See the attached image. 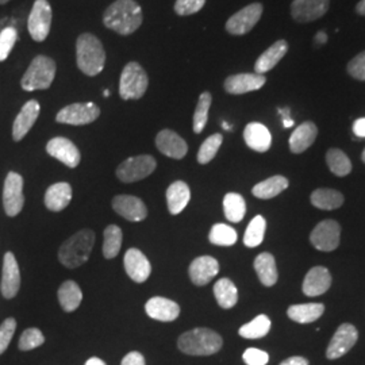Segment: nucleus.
Listing matches in <instances>:
<instances>
[{
	"instance_id": "nucleus-31",
	"label": "nucleus",
	"mask_w": 365,
	"mask_h": 365,
	"mask_svg": "<svg viewBox=\"0 0 365 365\" xmlns=\"http://www.w3.org/2000/svg\"><path fill=\"white\" fill-rule=\"evenodd\" d=\"M325 306L322 303H302L294 304L287 310L289 319L298 324H313L322 317Z\"/></svg>"
},
{
	"instance_id": "nucleus-35",
	"label": "nucleus",
	"mask_w": 365,
	"mask_h": 365,
	"mask_svg": "<svg viewBox=\"0 0 365 365\" xmlns=\"http://www.w3.org/2000/svg\"><path fill=\"white\" fill-rule=\"evenodd\" d=\"M214 297L222 309L229 310L235 307L238 302V289L230 279L223 277L220 279L214 286Z\"/></svg>"
},
{
	"instance_id": "nucleus-18",
	"label": "nucleus",
	"mask_w": 365,
	"mask_h": 365,
	"mask_svg": "<svg viewBox=\"0 0 365 365\" xmlns=\"http://www.w3.org/2000/svg\"><path fill=\"white\" fill-rule=\"evenodd\" d=\"M125 269L133 282L144 283L152 272V265L144 253L137 248H130L123 257Z\"/></svg>"
},
{
	"instance_id": "nucleus-1",
	"label": "nucleus",
	"mask_w": 365,
	"mask_h": 365,
	"mask_svg": "<svg viewBox=\"0 0 365 365\" xmlns=\"http://www.w3.org/2000/svg\"><path fill=\"white\" fill-rule=\"evenodd\" d=\"M144 21L141 6L135 0H115L103 14V25L119 36L135 33Z\"/></svg>"
},
{
	"instance_id": "nucleus-41",
	"label": "nucleus",
	"mask_w": 365,
	"mask_h": 365,
	"mask_svg": "<svg viewBox=\"0 0 365 365\" xmlns=\"http://www.w3.org/2000/svg\"><path fill=\"white\" fill-rule=\"evenodd\" d=\"M211 103H212V96H211L210 92L206 91L200 93L197 105H196L195 113H194V123H192L194 133H196V134H200L202 131L205 130V128L207 125Z\"/></svg>"
},
{
	"instance_id": "nucleus-29",
	"label": "nucleus",
	"mask_w": 365,
	"mask_h": 365,
	"mask_svg": "<svg viewBox=\"0 0 365 365\" xmlns=\"http://www.w3.org/2000/svg\"><path fill=\"white\" fill-rule=\"evenodd\" d=\"M191 200V190L187 182L178 180L172 182L167 190V205L172 215L180 214Z\"/></svg>"
},
{
	"instance_id": "nucleus-22",
	"label": "nucleus",
	"mask_w": 365,
	"mask_h": 365,
	"mask_svg": "<svg viewBox=\"0 0 365 365\" xmlns=\"http://www.w3.org/2000/svg\"><path fill=\"white\" fill-rule=\"evenodd\" d=\"M156 146L164 156L175 160H182L188 152L187 143L176 131L170 129H164L157 134Z\"/></svg>"
},
{
	"instance_id": "nucleus-23",
	"label": "nucleus",
	"mask_w": 365,
	"mask_h": 365,
	"mask_svg": "<svg viewBox=\"0 0 365 365\" xmlns=\"http://www.w3.org/2000/svg\"><path fill=\"white\" fill-rule=\"evenodd\" d=\"M145 312L152 319L160 322H172L180 315V306L168 298L155 297L146 302Z\"/></svg>"
},
{
	"instance_id": "nucleus-9",
	"label": "nucleus",
	"mask_w": 365,
	"mask_h": 365,
	"mask_svg": "<svg viewBox=\"0 0 365 365\" xmlns=\"http://www.w3.org/2000/svg\"><path fill=\"white\" fill-rule=\"evenodd\" d=\"M3 206L9 217L18 215L25 206L24 178L16 172H10L4 180Z\"/></svg>"
},
{
	"instance_id": "nucleus-8",
	"label": "nucleus",
	"mask_w": 365,
	"mask_h": 365,
	"mask_svg": "<svg viewBox=\"0 0 365 365\" xmlns=\"http://www.w3.org/2000/svg\"><path fill=\"white\" fill-rule=\"evenodd\" d=\"M52 6L48 0H36L27 19V30L36 42L48 38L52 27Z\"/></svg>"
},
{
	"instance_id": "nucleus-6",
	"label": "nucleus",
	"mask_w": 365,
	"mask_h": 365,
	"mask_svg": "<svg viewBox=\"0 0 365 365\" xmlns=\"http://www.w3.org/2000/svg\"><path fill=\"white\" fill-rule=\"evenodd\" d=\"M149 86V76L141 64L131 61L126 64L119 78V96L123 101H138Z\"/></svg>"
},
{
	"instance_id": "nucleus-48",
	"label": "nucleus",
	"mask_w": 365,
	"mask_h": 365,
	"mask_svg": "<svg viewBox=\"0 0 365 365\" xmlns=\"http://www.w3.org/2000/svg\"><path fill=\"white\" fill-rule=\"evenodd\" d=\"M346 71L353 78L365 81V51L353 57L346 66Z\"/></svg>"
},
{
	"instance_id": "nucleus-60",
	"label": "nucleus",
	"mask_w": 365,
	"mask_h": 365,
	"mask_svg": "<svg viewBox=\"0 0 365 365\" xmlns=\"http://www.w3.org/2000/svg\"><path fill=\"white\" fill-rule=\"evenodd\" d=\"M105 96L106 98H108V96H110V91H108V90H106Z\"/></svg>"
},
{
	"instance_id": "nucleus-33",
	"label": "nucleus",
	"mask_w": 365,
	"mask_h": 365,
	"mask_svg": "<svg viewBox=\"0 0 365 365\" xmlns=\"http://www.w3.org/2000/svg\"><path fill=\"white\" fill-rule=\"evenodd\" d=\"M289 182L287 178L282 175L272 176L264 182L256 184L252 188V194L259 199H272L274 196L282 194L284 190H287Z\"/></svg>"
},
{
	"instance_id": "nucleus-37",
	"label": "nucleus",
	"mask_w": 365,
	"mask_h": 365,
	"mask_svg": "<svg viewBox=\"0 0 365 365\" xmlns=\"http://www.w3.org/2000/svg\"><path fill=\"white\" fill-rule=\"evenodd\" d=\"M269 330H271V319L267 315L260 314L249 324L240 327L238 334L242 339H259L265 337L269 333Z\"/></svg>"
},
{
	"instance_id": "nucleus-53",
	"label": "nucleus",
	"mask_w": 365,
	"mask_h": 365,
	"mask_svg": "<svg viewBox=\"0 0 365 365\" xmlns=\"http://www.w3.org/2000/svg\"><path fill=\"white\" fill-rule=\"evenodd\" d=\"M315 42L318 43V45H325L327 42V34L324 31V30H321V31H318L317 33V36H315Z\"/></svg>"
},
{
	"instance_id": "nucleus-11",
	"label": "nucleus",
	"mask_w": 365,
	"mask_h": 365,
	"mask_svg": "<svg viewBox=\"0 0 365 365\" xmlns=\"http://www.w3.org/2000/svg\"><path fill=\"white\" fill-rule=\"evenodd\" d=\"M264 7L261 3H252L232 15L226 22V31L232 36L248 34L260 21Z\"/></svg>"
},
{
	"instance_id": "nucleus-17",
	"label": "nucleus",
	"mask_w": 365,
	"mask_h": 365,
	"mask_svg": "<svg viewBox=\"0 0 365 365\" xmlns=\"http://www.w3.org/2000/svg\"><path fill=\"white\" fill-rule=\"evenodd\" d=\"M267 83L264 75L257 73H237L225 80L223 88L230 95H244L248 92L257 91Z\"/></svg>"
},
{
	"instance_id": "nucleus-38",
	"label": "nucleus",
	"mask_w": 365,
	"mask_h": 365,
	"mask_svg": "<svg viewBox=\"0 0 365 365\" xmlns=\"http://www.w3.org/2000/svg\"><path fill=\"white\" fill-rule=\"evenodd\" d=\"M327 163L330 172L339 178L348 176L352 172V163L349 157L336 148L327 150Z\"/></svg>"
},
{
	"instance_id": "nucleus-47",
	"label": "nucleus",
	"mask_w": 365,
	"mask_h": 365,
	"mask_svg": "<svg viewBox=\"0 0 365 365\" xmlns=\"http://www.w3.org/2000/svg\"><path fill=\"white\" fill-rule=\"evenodd\" d=\"M15 330H16V321L14 318H7L0 325V354L7 351L15 334Z\"/></svg>"
},
{
	"instance_id": "nucleus-54",
	"label": "nucleus",
	"mask_w": 365,
	"mask_h": 365,
	"mask_svg": "<svg viewBox=\"0 0 365 365\" xmlns=\"http://www.w3.org/2000/svg\"><path fill=\"white\" fill-rule=\"evenodd\" d=\"M86 365H107L105 361L102 360V359H99V357H91V359H88L87 360V363Z\"/></svg>"
},
{
	"instance_id": "nucleus-25",
	"label": "nucleus",
	"mask_w": 365,
	"mask_h": 365,
	"mask_svg": "<svg viewBox=\"0 0 365 365\" xmlns=\"http://www.w3.org/2000/svg\"><path fill=\"white\" fill-rule=\"evenodd\" d=\"M288 42L286 39H279L274 42L265 52L261 54L260 57L255 63V73L257 75H264L274 69L277 66L282 58L287 54Z\"/></svg>"
},
{
	"instance_id": "nucleus-26",
	"label": "nucleus",
	"mask_w": 365,
	"mask_h": 365,
	"mask_svg": "<svg viewBox=\"0 0 365 365\" xmlns=\"http://www.w3.org/2000/svg\"><path fill=\"white\" fill-rule=\"evenodd\" d=\"M244 140L249 148L255 152L264 153L269 150L272 145V135L271 131L267 129L262 123L259 122H252L248 123L245 130H244Z\"/></svg>"
},
{
	"instance_id": "nucleus-49",
	"label": "nucleus",
	"mask_w": 365,
	"mask_h": 365,
	"mask_svg": "<svg viewBox=\"0 0 365 365\" xmlns=\"http://www.w3.org/2000/svg\"><path fill=\"white\" fill-rule=\"evenodd\" d=\"M242 360L247 365H267L269 361V354L257 348H249L242 354Z\"/></svg>"
},
{
	"instance_id": "nucleus-21",
	"label": "nucleus",
	"mask_w": 365,
	"mask_h": 365,
	"mask_svg": "<svg viewBox=\"0 0 365 365\" xmlns=\"http://www.w3.org/2000/svg\"><path fill=\"white\" fill-rule=\"evenodd\" d=\"M41 111V106L37 101L31 99L26 102L19 114L15 118L13 125V138L15 143L22 141L26 137L27 133L37 122Z\"/></svg>"
},
{
	"instance_id": "nucleus-42",
	"label": "nucleus",
	"mask_w": 365,
	"mask_h": 365,
	"mask_svg": "<svg viewBox=\"0 0 365 365\" xmlns=\"http://www.w3.org/2000/svg\"><path fill=\"white\" fill-rule=\"evenodd\" d=\"M265 229H267L265 218L261 215L255 217L249 223L247 232L244 235V245L248 248H257L264 240Z\"/></svg>"
},
{
	"instance_id": "nucleus-34",
	"label": "nucleus",
	"mask_w": 365,
	"mask_h": 365,
	"mask_svg": "<svg viewBox=\"0 0 365 365\" xmlns=\"http://www.w3.org/2000/svg\"><path fill=\"white\" fill-rule=\"evenodd\" d=\"M310 202L314 207L319 210H337L344 205V195L337 190L330 188H319L315 190L312 196Z\"/></svg>"
},
{
	"instance_id": "nucleus-46",
	"label": "nucleus",
	"mask_w": 365,
	"mask_h": 365,
	"mask_svg": "<svg viewBox=\"0 0 365 365\" xmlns=\"http://www.w3.org/2000/svg\"><path fill=\"white\" fill-rule=\"evenodd\" d=\"M206 4V0H176L175 13L180 16H188L199 13Z\"/></svg>"
},
{
	"instance_id": "nucleus-3",
	"label": "nucleus",
	"mask_w": 365,
	"mask_h": 365,
	"mask_svg": "<svg viewBox=\"0 0 365 365\" xmlns=\"http://www.w3.org/2000/svg\"><path fill=\"white\" fill-rule=\"evenodd\" d=\"M223 345L221 336L207 327H197L185 331L178 339V346L190 356H211L220 352Z\"/></svg>"
},
{
	"instance_id": "nucleus-50",
	"label": "nucleus",
	"mask_w": 365,
	"mask_h": 365,
	"mask_svg": "<svg viewBox=\"0 0 365 365\" xmlns=\"http://www.w3.org/2000/svg\"><path fill=\"white\" fill-rule=\"evenodd\" d=\"M120 365H145L144 356L140 352L128 353Z\"/></svg>"
},
{
	"instance_id": "nucleus-56",
	"label": "nucleus",
	"mask_w": 365,
	"mask_h": 365,
	"mask_svg": "<svg viewBox=\"0 0 365 365\" xmlns=\"http://www.w3.org/2000/svg\"><path fill=\"white\" fill-rule=\"evenodd\" d=\"M283 126H284L286 129L292 128V126H294V120H292L291 118H284V119H283Z\"/></svg>"
},
{
	"instance_id": "nucleus-13",
	"label": "nucleus",
	"mask_w": 365,
	"mask_h": 365,
	"mask_svg": "<svg viewBox=\"0 0 365 365\" xmlns=\"http://www.w3.org/2000/svg\"><path fill=\"white\" fill-rule=\"evenodd\" d=\"M359 339V331L352 324L339 325L333 339H330L327 349L329 360H337L349 352Z\"/></svg>"
},
{
	"instance_id": "nucleus-36",
	"label": "nucleus",
	"mask_w": 365,
	"mask_h": 365,
	"mask_svg": "<svg viewBox=\"0 0 365 365\" xmlns=\"http://www.w3.org/2000/svg\"><path fill=\"white\" fill-rule=\"evenodd\" d=\"M223 212L227 221L238 223L247 214V203L244 196L235 192H229L223 197Z\"/></svg>"
},
{
	"instance_id": "nucleus-28",
	"label": "nucleus",
	"mask_w": 365,
	"mask_h": 365,
	"mask_svg": "<svg viewBox=\"0 0 365 365\" xmlns=\"http://www.w3.org/2000/svg\"><path fill=\"white\" fill-rule=\"evenodd\" d=\"M72 200V187L66 182H56L45 192L46 209L58 212L68 207Z\"/></svg>"
},
{
	"instance_id": "nucleus-45",
	"label": "nucleus",
	"mask_w": 365,
	"mask_h": 365,
	"mask_svg": "<svg viewBox=\"0 0 365 365\" xmlns=\"http://www.w3.org/2000/svg\"><path fill=\"white\" fill-rule=\"evenodd\" d=\"M16 41H18V31L14 27H6L0 31V63L7 60Z\"/></svg>"
},
{
	"instance_id": "nucleus-24",
	"label": "nucleus",
	"mask_w": 365,
	"mask_h": 365,
	"mask_svg": "<svg viewBox=\"0 0 365 365\" xmlns=\"http://www.w3.org/2000/svg\"><path fill=\"white\" fill-rule=\"evenodd\" d=\"M331 286V274L325 267H314L303 280V294L307 297H319Z\"/></svg>"
},
{
	"instance_id": "nucleus-14",
	"label": "nucleus",
	"mask_w": 365,
	"mask_h": 365,
	"mask_svg": "<svg viewBox=\"0 0 365 365\" xmlns=\"http://www.w3.org/2000/svg\"><path fill=\"white\" fill-rule=\"evenodd\" d=\"M330 0H294L291 15L298 24H309L322 18L329 10Z\"/></svg>"
},
{
	"instance_id": "nucleus-59",
	"label": "nucleus",
	"mask_w": 365,
	"mask_h": 365,
	"mask_svg": "<svg viewBox=\"0 0 365 365\" xmlns=\"http://www.w3.org/2000/svg\"><path fill=\"white\" fill-rule=\"evenodd\" d=\"M9 1H10V0H0V6H1V4H6V3H9Z\"/></svg>"
},
{
	"instance_id": "nucleus-16",
	"label": "nucleus",
	"mask_w": 365,
	"mask_h": 365,
	"mask_svg": "<svg viewBox=\"0 0 365 365\" xmlns=\"http://www.w3.org/2000/svg\"><path fill=\"white\" fill-rule=\"evenodd\" d=\"M46 152L69 168H76L80 164V152L78 146L66 137H54L46 144Z\"/></svg>"
},
{
	"instance_id": "nucleus-19",
	"label": "nucleus",
	"mask_w": 365,
	"mask_h": 365,
	"mask_svg": "<svg viewBox=\"0 0 365 365\" xmlns=\"http://www.w3.org/2000/svg\"><path fill=\"white\" fill-rule=\"evenodd\" d=\"M113 209L120 217L130 222L144 221L148 217V209L144 202L133 195H117L113 199Z\"/></svg>"
},
{
	"instance_id": "nucleus-57",
	"label": "nucleus",
	"mask_w": 365,
	"mask_h": 365,
	"mask_svg": "<svg viewBox=\"0 0 365 365\" xmlns=\"http://www.w3.org/2000/svg\"><path fill=\"white\" fill-rule=\"evenodd\" d=\"M279 113L282 114V117L284 119V118H289V113H291V111H289V108H280Z\"/></svg>"
},
{
	"instance_id": "nucleus-20",
	"label": "nucleus",
	"mask_w": 365,
	"mask_h": 365,
	"mask_svg": "<svg viewBox=\"0 0 365 365\" xmlns=\"http://www.w3.org/2000/svg\"><path fill=\"white\" fill-rule=\"evenodd\" d=\"M220 272V264L211 256H200L191 262L188 274L191 282L197 286H206Z\"/></svg>"
},
{
	"instance_id": "nucleus-12",
	"label": "nucleus",
	"mask_w": 365,
	"mask_h": 365,
	"mask_svg": "<svg viewBox=\"0 0 365 365\" xmlns=\"http://www.w3.org/2000/svg\"><path fill=\"white\" fill-rule=\"evenodd\" d=\"M341 226L337 221L327 220L319 222L310 235V242L314 248L321 252H331L339 248Z\"/></svg>"
},
{
	"instance_id": "nucleus-58",
	"label": "nucleus",
	"mask_w": 365,
	"mask_h": 365,
	"mask_svg": "<svg viewBox=\"0 0 365 365\" xmlns=\"http://www.w3.org/2000/svg\"><path fill=\"white\" fill-rule=\"evenodd\" d=\"M222 126H223V129H226V130H230V129H232V126H230L229 123H226V122H223Z\"/></svg>"
},
{
	"instance_id": "nucleus-30",
	"label": "nucleus",
	"mask_w": 365,
	"mask_h": 365,
	"mask_svg": "<svg viewBox=\"0 0 365 365\" xmlns=\"http://www.w3.org/2000/svg\"><path fill=\"white\" fill-rule=\"evenodd\" d=\"M255 271L257 272V276L260 279L261 284L265 287H272L277 282V267L276 261L271 253H260L253 262Z\"/></svg>"
},
{
	"instance_id": "nucleus-39",
	"label": "nucleus",
	"mask_w": 365,
	"mask_h": 365,
	"mask_svg": "<svg viewBox=\"0 0 365 365\" xmlns=\"http://www.w3.org/2000/svg\"><path fill=\"white\" fill-rule=\"evenodd\" d=\"M105 242H103V256L107 260L115 259L122 248L123 235L117 225H110L105 229Z\"/></svg>"
},
{
	"instance_id": "nucleus-44",
	"label": "nucleus",
	"mask_w": 365,
	"mask_h": 365,
	"mask_svg": "<svg viewBox=\"0 0 365 365\" xmlns=\"http://www.w3.org/2000/svg\"><path fill=\"white\" fill-rule=\"evenodd\" d=\"M45 342L42 331L37 327H30L25 330L19 339V349L21 351H33L41 346Z\"/></svg>"
},
{
	"instance_id": "nucleus-43",
	"label": "nucleus",
	"mask_w": 365,
	"mask_h": 365,
	"mask_svg": "<svg viewBox=\"0 0 365 365\" xmlns=\"http://www.w3.org/2000/svg\"><path fill=\"white\" fill-rule=\"evenodd\" d=\"M223 143V137L220 133L210 135L209 138H206V141L200 145L199 152H197V163L202 165L209 164L210 161L217 156L220 148Z\"/></svg>"
},
{
	"instance_id": "nucleus-5",
	"label": "nucleus",
	"mask_w": 365,
	"mask_h": 365,
	"mask_svg": "<svg viewBox=\"0 0 365 365\" xmlns=\"http://www.w3.org/2000/svg\"><path fill=\"white\" fill-rule=\"evenodd\" d=\"M56 71L57 66L53 58L38 54L27 68L24 78L21 80V86L27 92L48 90L52 86Z\"/></svg>"
},
{
	"instance_id": "nucleus-61",
	"label": "nucleus",
	"mask_w": 365,
	"mask_h": 365,
	"mask_svg": "<svg viewBox=\"0 0 365 365\" xmlns=\"http://www.w3.org/2000/svg\"><path fill=\"white\" fill-rule=\"evenodd\" d=\"M361 160H363V163H365V149L364 152H363V155H361Z\"/></svg>"
},
{
	"instance_id": "nucleus-10",
	"label": "nucleus",
	"mask_w": 365,
	"mask_h": 365,
	"mask_svg": "<svg viewBox=\"0 0 365 365\" xmlns=\"http://www.w3.org/2000/svg\"><path fill=\"white\" fill-rule=\"evenodd\" d=\"M99 115L101 108L95 103H73L61 108L56 115V120L72 126H84L95 122Z\"/></svg>"
},
{
	"instance_id": "nucleus-32",
	"label": "nucleus",
	"mask_w": 365,
	"mask_h": 365,
	"mask_svg": "<svg viewBox=\"0 0 365 365\" xmlns=\"http://www.w3.org/2000/svg\"><path fill=\"white\" fill-rule=\"evenodd\" d=\"M57 297L63 310L66 313H72L81 304L83 292L76 282L66 280L61 284V287L58 288Z\"/></svg>"
},
{
	"instance_id": "nucleus-2",
	"label": "nucleus",
	"mask_w": 365,
	"mask_h": 365,
	"mask_svg": "<svg viewBox=\"0 0 365 365\" xmlns=\"http://www.w3.org/2000/svg\"><path fill=\"white\" fill-rule=\"evenodd\" d=\"M76 63L78 68L87 76H98L106 64L103 43L91 33H83L76 41Z\"/></svg>"
},
{
	"instance_id": "nucleus-27",
	"label": "nucleus",
	"mask_w": 365,
	"mask_h": 365,
	"mask_svg": "<svg viewBox=\"0 0 365 365\" xmlns=\"http://www.w3.org/2000/svg\"><path fill=\"white\" fill-rule=\"evenodd\" d=\"M317 135H318V129L315 123L310 120L303 122L289 137L288 144H289L291 152L295 155L306 152L314 144Z\"/></svg>"
},
{
	"instance_id": "nucleus-52",
	"label": "nucleus",
	"mask_w": 365,
	"mask_h": 365,
	"mask_svg": "<svg viewBox=\"0 0 365 365\" xmlns=\"http://www.w3.org/2000/svg\"><path fill=\"white\" fill-rule=\"evenodd\" d=\"M280 365H309V360L300 356H294V357L286 359Z\"/></svg>"
},
{
	"instance_id": "nucleus-40",
	"label": "nucleus",
	"mask_w": 365,
	"mask_h": 365,
	"mask_svg": "<svg viewBox=\"0 0 365 365\" xmlns=\"http://www.w3.org/2000/svg\"><path fill=\"white\" fill-rule=\"evenodd\" d=\"M209 240L212 245L217 247H233L238 240V235L232 226L217 223L210 230Z\"/></svg>"
},
{
	"instance_id": "nucleus-51",
	"label": "nucleus",
	"mask_w": 365,
	"mask_h": 365,
	"mask_svg": "<svg viewBox=\"0 0 365 365\" xmlns=\"http://www.w3.org/2000/svg\"><path fill=\"white\" fill-rule=\"evenodd\" d=\"M353 133L359 138H365V118H359L353 123Z\"/></svg>"
},
{
	"instance_id": "nucleus-15",
	"label": "nucleus",
	"mask_w": 365,
	"mask_h": 365,
	"mask_svg": "<svg viewBox=\"0 0 365 365\" xmlns=\"http://www.w3.org/2000/svg\"><path fill=\"white\" fill-rule=\"evenodd\" d=\"M21 288L19 265L11 252H7L3 259V274L0 291L6 299H13Z\"/></svg>"
},
{
	"instance_id": "nucleus-4",
	"label": "nucleus",
	"mask_w": 365,
	"mask_h": 365,
	"mask_svg": "<svg viewBox=\"0 0 365 365\" xmlns=\"http://www.w3.org/2000/svg\"><path fill=\"white\" fill-rule=\"evenodd\" d=\"M95 245V233L90 229H83L69 237L58 249V260L66 268H78L86 264Z\"/></svg>"
},
{
	"instance_id": "nucleus-55",
	"label": "nucleus",
	"mask_w": 365,
	"mask_h": 365,
	"mask_svg": "<svg viewBox=\"0 0 365 365\" xmlns=\"http://www.w3.org/2000/svg\"><path fill=\"white\" fill-rule=\"evenodd\" d=\"M356 11H357V14L364 15L365 16V0H360V1L357 3V6H356Z\"/></svg>"
},
{
	"instance_id": "nucleus-7",
	"label": "nucleus",
	"mask_w": 365,
	"mask_h": 365,
	"mask_svg": "<svg viewBox=\"0 0 365 365\" xmlns=\"http://www.w3.org/2000/svg\"><path fill=\"white\" fill-rule=\"evenodd\" d=\"M156 158L149 155L130 157L119 164L117 178L123 182H140L150 176L156 170Z\"/></svg>"
}]
</instances>
